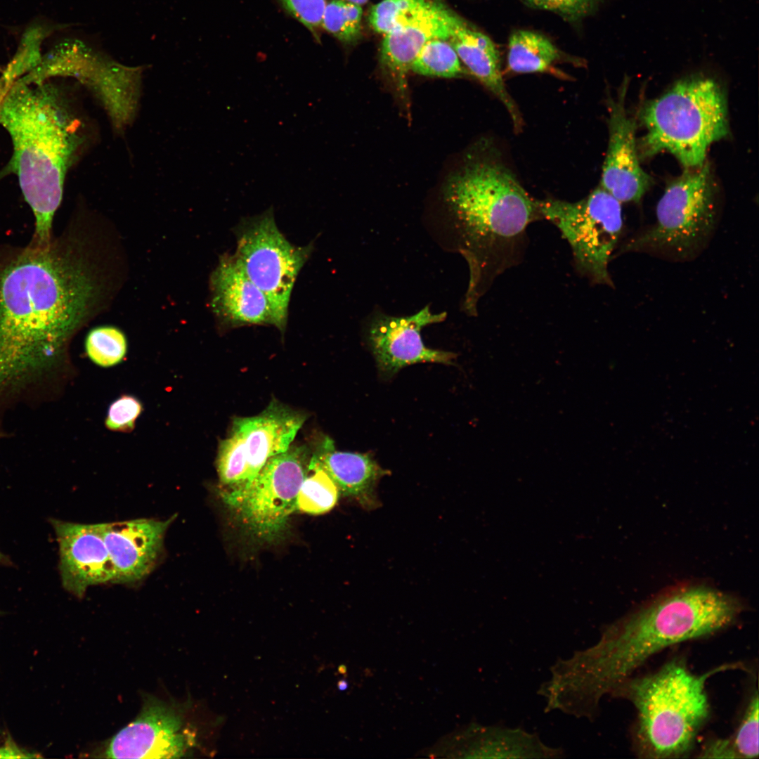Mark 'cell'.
I'll list each match as a JSON object with an SVG mask.
<instances>
[{"mask_svg": "<svg viewBox=\"0 0 759 759\" xmlns=\"http://www.w3.org/2000/svg\"><path fill=\"white\" fill-rule=\"evenodd\" d=\"M95 294L84 264L56 242L30 245L0 268V397L61 365Z\"/></svg>", "mask_w": 759, "mask_h": 759, "instance_id": "6da1fadb", "label": "cell"}, {"mask_svg": "<svg viewBox=\"0 0 759 759\" xmlns=\"http://www.w3.org/2000/svg\"><path fill=\"white\" fill-rule=\"evenodd\" d=\"M741 607L735 597L702 585L666 592L609 625L595 647L563 663L564 683L569 692L584 689L585 706L595 709L651 656L726 628Z\"/></svg>", "mask_w": 759, "mask_h": 759, "instance_id": "7a4b0ae2", "label": "cell"}, {"mask_svg": "<svg viewBox=\"0 0 759 759\" xmlns=\"http://www.w3.org/2000/svg\"><path fill=\"white\" fill-rule=\"evenodd\" d=\"M444 196L469 269L465 309L476 315L495 280L519 263L527 228L542 218L536 200L495 155L467 163L450 179Z\"/></svg>", "mask_w": 759, "mask_h": 759, "instance_id": "3957f363", "label": "cell"}, {"mask_svg": "<svg viewBox=\"0 0 759 759\" xmlns=\"http://www.w3.org/2000/svg\"><path fill=\"white\" fill-rule=\"evenodd\" d=\"M0 125L11 138V169L34 215L31 245L45 247L77 146L68 115L50 85L7 81L0 85Z\"/></svg>", "mask_w": 759, "mask_h": 759, "instance_id": "277c9868", "label": "cell"}, {"mask_svg": "<svg viewBox=\"0 0 759 759\" xmlns=\"http://www.w3.org/2000/svg\"><path fill=\"white\" fill-rule=\"evenodd\" d=\"M741 668L739 663L726 664L696 675L677 659L651 675L630 677L622 684L614 694L628 698L636 709L638 754L659 759L685 756L709 715L707 679Z\"/></svg>", "mask_w": 759, "mask_h": 759, "instance_id": "5b68a950", "label": "cell"}, {"mask_svg": "<svg viewBox=\"0 0 759 759\" xmlns=\"http://www.w3.org/2000/svg\"><path fill=\"white\" fill-rule=\"evenodd\" d=\"M643 153H672L686 168L704 162L708 146L728 134L725 94L717 82L700 75L678 81L642 112Z\"/></svg>", "mask_w": 759, "mask_h": 759, "instance_id": "8992f818", "label": "cell"}, {"mask_svg": "<svg viewBox=\"0 0 759 759\" xmlns=\"http://www.w3.org/2000/svg\"><path fill=\"white\" fill-rule=\"evenodd\" d=\"M685 171L666 187L656 211V220L632 238L624 252L661 254L687 260L701 252L717 226L716 190L708 163Z\"/></svg>", "mask_w": 759, "mask_h": 759, "instance_id": "52a82bcc", "label": "cell"}, {"mask_svg": "<svg viewBox=\"0 0 759 759\" xmlns=\"http://www.w3.org/2000/svg\"><path fill=\"white\" fill-rule=\"evenodd\" d=\"M234 231L236 250L233 256L267 298L275 327L283 333L292 292L313 250V242L304 246L292 244L278 228L272 207L242 219Z\"/></svg>", "mask_w": 759, "mask_h": 759, "instance_id": "ba28073f", "label": "cell"}, {"mask_svg": "<svg viewBox=\"0 0 759 759\" xmlns=\"http://www.w3.org/2000/svg\"><path fill=\"white\" fill-rule=\"evenodd\" d=\"M536 204L542 219L569 244L578 272L592 283L612 286L608 265L622 233L621 202L599 186L578 201L547 197Z\"/></svg>", "mask_w": 759, "mask_h": 759, "instance_id": "9c48e42d", "label": "cell"}, {"mask_svg": "<svg viewBox=\"0 0 759 759\" xmlns=\"http://www.w3.org/2000/svg\"><path fill=\"white\" fill-rule=\"evenodd\" d=\"M306 460L304 446H291L271 458L230 507L257 538L271 541L285 529L290 517L297 510Z\"/></svg>", "mask_w": 759, "mask_h": 759, "instance_id": "30bf717a", "label": "cell"}, {"mask_svg": "<svg viewBox=\"0 0 759 759\" xmlns=\"http://www.w3.org/2000/svg\"><path fill=\"white\" fill-rule=\"evenodd\" d=\"M186 709L145 694L136 718L109 739L96 753L107 758H179L193 746L186 725Z\"/></svg>", "mask_w": 759, "mask_h": 759, "instance_id": "8fae6325", "label": "cell"}, {"mask_svg": "<svg viewBox=\"0 0 759 759\" xmlns=\"http://www.w3.org/2000/svg\"><path fill=\"white\" fill-rule=\"evenodd\" d=\"M446 316V312L433 313L429 306L411 316H373L368 323L367 339L379 370L391 377L415 363L450 364L455 353L426 346L421 336L423 327L443 321Z\"/></svg>", "mask_w": 759, "mask_h": 759, "instance_id": "7c38bea8", "label": "cell"}, {"mask_svg": "<svg viewBox=\"0 0 759 759\" xmlns=\"http://www.w3.org/2000/svg\"><path fill=\"white\" fill-rule=\"evenodd\" d=\"M59 547L63 588L82 597L93 585L114 583L115 571L103 536L102 523L84 524L51 519Z\"/></svg>", "mask_w": 759, "mask_h": 759, "instance_id": "4fadbf2b", "label": "cell"}, {"mask_svg": "<svg viewBox=\"0 0 759 759\" xmlns=\"http://www.w3.org/2000/svg\"><path fill=\"white\" fill-rule=\"evenodd\" d=\"M628 79L618 96L609 100V143L601 185L620 202H637L651 185L640 166L636 148V124L626 113Z\"/></svg>", "mask_w": 759, "mask_h": 759, "instance_id": "5bb4252c", "label": "cell"}, {"mask_svg": "<svg viewBox=\"0 0 759 759\" xmlns=\"http://www.w3.org/2000/svg\"><path fill=\"white\" fill-rule=\"evenodd\" d=\"M176 518L137 519L102 523L103 536L115 571L114 583L133 584L154 569L166 532Z\"/></svg>", "mask_w": 759, "mask_h": 759, "instance_id": "9a60e30c", "label": "cell"}, {"mask_svg": "<svg viewBox=\"0 0 759 759\" xmlns=\"http://www.w3.org/2000/svg\"><path fill=\"white\" fill-rule=\"evenodd\" d=\"M210 290L211 308L221 326H275L267 298L245 274L233 254L221 256L210 277Z\"/></svg>", "mask_w": 759, "mask_h": 759, "instance_id": "2e32d148", "label": "cell"}, {"mask_svg": "<svg viewBox=\"0 0 759 759\" xmlns=\"http://www.w3.org/2000/svg\"><path fill=\"white\" fill-rule=\"evenodd\" d=\"M305 420L304 413L276 401L257 415L234 419L231 432L240 440L249 484L269 459L288 450Z\"/></svg>", "mask_w": 759, "mask_h": 759, "instance_id": "e0dca14e", "label": "cell"}, {"mask_svg": "<svg viewBox=\"0 0 759 759\" xmlns=\"http://www.w3.org/2000/svg\"><path fill=\"white\" fill-rule=\"evenodd\" d=\"M450 11L431 0L405 24L384 35L380 63L401 96L407 91L408 72L422 48L432 39H448Z\"/></svg>", "mask_w": 759, "mask_h": 759, "instance_id": "ac0fdd59", "label": "cell"}, {"mask_svg": "<svg viewBox=\"0 0 759 759\" xmlns=\"http://www.w3.org/2000/svg\"><path fill=\"white\" fill-rule=\"evenodd\" d=\"M460 62L505 107L514 129H521V113L507 91L501 72L500 52L491 39L453 11H450L448 39Z\"/></svg>", "mask_w": 759, "mask_h": 759, "instance_id": "d6986e66", "label": "cell"}, {"mask_svg": "<svg viewBox=\"0 0 759 759\" xmlns=\"http://www.w3.org/2000/svg\"><path fill=\"white\" fill-rule=\"evenodd\" d=\"M313 455L333 480L340 494L354 499L365 508L377 505V484L387 472L372 457L336 450L330 438H325Z\"/></svg>", "mask_w": 759, "mask_h": 759, "instance_id": "ffe728a7", "label": "cell"}, {"mask_svg": "<svg viewBox=\"0 0 759 759\" xmlns=\"http://www.w3.org/2000/svg\"><path fill=\"white\" fill-rule=\"evenodd\" d=\"M581 63L580 59L567 56L548 38L540 33L519 30L508 41L507 68L513 73H550L562 76L555 65L559 63Z\"/></svg>", "mask_w": 759, "mask_h": 759, "instance_id": "44dd1931", "label": "cell"}, {"mask_svg": "<svg viewBox=\"0 0 759 759\" xmlns=\"http://www.w3.org/2000/svg\"><path fill=\"white\" fill-rule=\"evenodd\" d=\"M339 495L337 486L313 455L298 493L297 510L313 515L326 513L335 506Z\"/></svg>", "mask_w": 759, "mask_h": 759, "instance_id": "7402d4cb", "label": "cell"}, {"mask_svg": "<svg viewBox=\"0 0 759 759\" xmlns=\"http://www.w3.org/2000/svg\"><path fill=\"white\" fill-rule=\"evenodd\" d=\"M410 70L424 76L455 77L463 73L460 60L448 40L429 41L420 51Z\"/></svg>", "mask_w": 759, "mask_h": 759, "instance_id": "603a6c76", "label": "cell"}, {"mask_svg": "<svg viewBox=\"0 0 759 759\" xmlns=\"http://www.w3.org/2000/svg\"><path fill=\"white\" fill-rule=\"evenodd\" d=\"M362 15L361 6L346 0H332L326 4L321 27L342 43L353 44L361 34Z\"/></svg>", "mask_w": 759, "mask_h": 759, "instance_id": "cb8c5ba5", "label": "cell"}, {"mask_svg": "<svg viewBox=\"0 0 759 759\" xmlns=\"http://www.w3.org/2000/svg\"><path fill=\"white\" fill-rule=\"evenodd\" d=\"M86 353L96 365L110 368L120 363L127 351L124 334L113 326H100L89 331L85 339Z\"/></svg>", "mask_w": 759, "mask_h": 759, "instance_id": "d4e9b609", "label": "cell"}, {"mask_svg": "<svg viewBox=\"0 0 759 759\" xmlns=\"http://www.w3.org/2000/svg\"><path fill=\"white\" fill-rule=\"evenodd\" d=\"M431 0H382L374 5L368 20L372 28L384 35L405 24Z\"/></svg>", "mask_w": 759, "mask_h": 759, "instance_id": "484cf974", "label": "cell"}, {"mask_svg": "<svg viewBox=\"0 0 759 759\" xmlns=\"http://www.w3.org/2000/svg\"><path fill=\"white\" fill-rule=\"evenodd\" d=\"M758 694L751 697L739 726L728 739L735 758L758 756Z\"/></svg>", "mask_w": 759, "mask_h": 759, "instance_id": "4316f807", "label": "cell"}, {"mask_svg": "<svg viewBox=\"0 0 759 759\" xmlns=\"http://www.w3.org/2000/svg\"><path fill=\"white\" fill-rule=\"evenodd\" d=\"M141 401L134 396L123 394L110 405L105 420L106 428L112 432L129 433L143 412Z\"/></svg>", "mask_w": 759, "mask_h": 759, "instance_id": "83f0119b", "label": "cell"}, {"mask_svg": "<svg viewBox=\"0 0 759 759\" xmlns=\"http://www.w3.org/2000/svg\"><path fill=\"white\" fill-rule=\"evenodd\" d=\"M534 8L554 12L569 22H578L596 11L600 0H521Z\"/></svg>", "mask_w": 759, "mask_h": 759, "instance_id": "f1b7e54d", "label": "cell"}, {"mask_svg": "<svg viewBox=\"0 0 759 759\" xmlns=\"http://www.w3.org/2000/svg\"><path fill=\"white\" fill-rule=\"evenodd\" d=\"M284 9L318 40L325 0H278Z\"/></svg>", "mask_w": 759, "mask_h": 759, "instance_id": "f546056e", "label": "cell"}, {"mask_svg": "<svg viewBox=\"0 0 759 759\" xmlns=\"http://www.w3.org/2000/svg\"><path fill=\"white\" fill-rule=\"evenodd\" d=\"M41 756L34 752H32L19 746L8 736L5 743L0 746V758H33Z\"/></svg>", "mask_w": 759, "mask_h": 759, "instance_id": "4dcf8cb0", "label": "cell"}, {"mask_svg": "<svg viewBox=\"0 0 759 759\" xmlns=\"http://www.w3.org/2000/svg\"><path fill=\"white\" fill-rule=\"evenodd\" d=\"M349 684L344 680H340L337 683L338 689L341 691H344L348 688Z\"/></svg>", "mask_w": 759, "mask_h": 759, "instance_id": "1f68e13d", "label": "cell"}, {"mask_svg": "<svg viewBox=\"0 0 759 759\" xmlns=\"http://www.w3.org/2000/svg\"><path fill=\"white\" fill-rule=\"evenodd\" d=\"M8 562H9L8 557L0 550V564H7Z\"/></svg>", "mask_w": 759, "mask_h": 759, "instance_id": "d6a6232c", "label": "cell"}, {"mask_svg": "<svg viewBox=\"0 0 759 759\" xmlns=\"http://www.w3.org/2000/svg\"><path fill=\"white\" fill-rule=\"evenodd\" d=\"M346 1H350L351 3H353V4H358V5L361 6V5L368 2L369 0H346Z\"/></svg>", "mask_w": 759, "mask_h": 759, "instance_id": "836d02e7", "label": "cell"}, {"mask_svg": "<svg viewBox=\"0 0 759 759\" xmlns=\"http://www.w3.org/2000/svg\"><path fill=\"white\" fill-rule=\"evenodd\" d=\"M339 670V672L340 673H342V674H343V675H344V674H345V673H346V666H344V665H341V666H340L339 667V670Z\"/></svg>", "mask_w": 759, "mask_h": 759, "instance_id": "e575fe53", "label": "cell"}]
</instances>
